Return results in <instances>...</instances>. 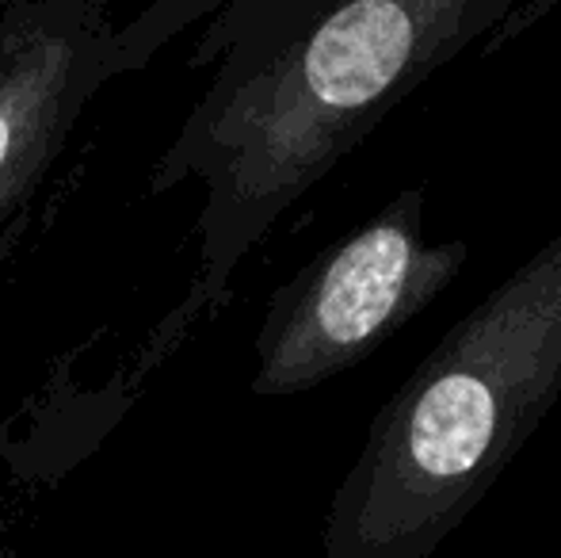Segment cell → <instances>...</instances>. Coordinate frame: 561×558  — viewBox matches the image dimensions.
<instances>
[{"mask_svg": "<svg viewBox=\"0 0 561 558\" xmlns=\"http://www.w3.org/2000/svg\"><path fill=\"white\" fill-rule=\"evenodd\" d=\"M524 0H226L192 69L215 81L149 172V192L199 180V272L157 326L134 383L229 303L241 261L370 130L470 46H496Z\"/></svg>", "mask_w": 561, "mask_h": 558, "instance_id": "obj_1", "label": "cell"}, {"mask_svg": "<svg viewBox=\"0 0 561 558\" xmlns=\"http://www.w3.org/2000/svg\"><path fill=\"white\" fill-rule=\"evenodd\" d=\"M561 398V230L378 406L333 490L325 558H432Z\"/></svg>", "mask_w": 561, "mask_h": 558, "instance_id": "obj_2", "label": "cell"}, {"mask_svg": "<svg viewBox=\"0 0 561 558\" xmlns=\"http://www.w3.org/2000/svg\"><path fill=\"white\" fill-rule=\"evenodd\" d=\"M424 207V184L401 187L275 287L252 344V398H295L336 379L455 283L470 241H428Z\"/></svg>", "mask_w": 561, "mask_h": 558, "instance_id": "obj_3", "label": "cell"}, {"mask_svg": "<svg viewBox=\"0 0 561 558\" xmlns=\"http://www.w3.org/2000/svg\"><path fill=\"white\" fill-rule=\"evenodd\" d=\"M218 0H157L115 23L104 0H8L0 8V226L66 153L112 81L138 73Z\"/></svg>", "mask_w": 561, "mask_h": 558, "instance_id": "obj_4", "label": "cell"}, {"mask_svg": "<svg viewBox=\"0 0 561 558\" xmlns=\"http://www.w3.org/2000/svg\"><path fill=\"white\" fill-rule=\"evenodd\" d=\"M4 4H8V0H0V8H4Z\"/></svg>", "mask_w": 561, "mask_h": 558, "instance_id": "obj_5", "label": "cell"}]
</instances>
